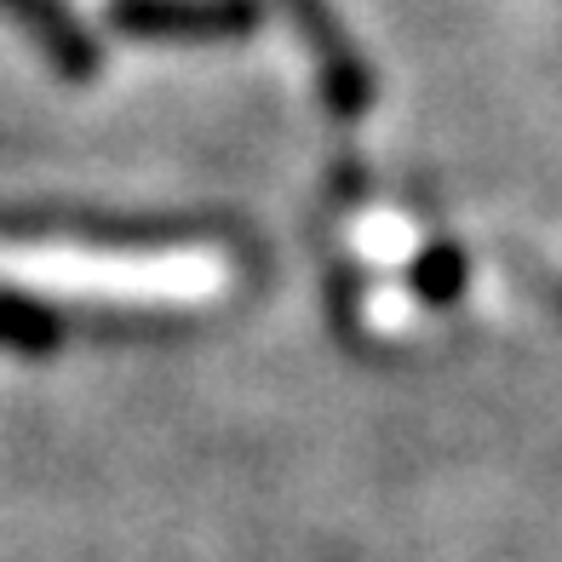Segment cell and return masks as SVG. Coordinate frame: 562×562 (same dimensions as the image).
I'll return each instance as SVG.
<instances>
[{"label": "cell", "mask_w": 562, "mask_h": 562, "mask_svg": "<svg viewBox=\"0 0 562 562\" xmlns=\"http://www.w3.org/2000/svg\"><path fill=\"white\" fill-rule=\"evenodd\" d=\"M281 7H288L299 41L311 46V58H316V87L327 98V110H334L339 121L368 115L379 81H373L368 58L356 53V41L345 35V23L334 18V7H327V0H281Z\"/></svg>", "instance_id": "1"}, {"label": "cell", "mask_w": 562, "mask_h": 562, "mask_svg": "<svg viewBox=\"0 0 562 562\" xmlns=\"http://www.w3.org/2000/svg\"><path fill=\"white\" fill-rule=\"evenodd\" d=\"M259 18V0H110V23L138 41H241Z\"/></svg>", "instance_id": "2"}, {"label": "cell", "mask_w": 562, "mask_h": 562, "mask_svg": "<svg viewBox=\"0 0 562 562\" xmlns=\"http://www.w3.org/2000/svg\"><path fill=\"white\" fill-rule=\"evenodd\" d=\"M0 12H7L18 30L41 46V58L53 64L64 81H75V87L98 81V69H104V46H98V35L87 30L81 18H75L69 0H0Z\"/></svg>", "instance_id": "3"}, {"label": "cell", "mask_w": 562, "mask_h": 562, "mask_svg": "<svg viewBox=\"0 0 562 562\" xmlns=\"http://www.w3.org/2000/svg\"><path fill=\"white\" fill-rule=\"evenodd\" d=\"M0 339H12L23 350H53L58 345V322L46 304L30 299H0Z\"/></svg>", "instance_id": "4"}, {"label": "cell", "mask_w": 562, "mask_h": 562, "mask_svg": "<svg viewBox=\"0 0 562 562\" xmlns=\"http://www.w3.org/2000/svg\"><path fill=\"white\" fill-rule=\"evenodd\" d=\"M459 281H465V259H459V247H430L425 259L414 265V288L425 299H453L459 293Z\"/></svg>", "instance_id": "5"}, {"label": "cell", "mask_w": 562, "mask_h": 562, "mask_svg": "<svg viewBox=\"0 0 562 562\" xmlns=\"http://www.w3.org/2000/svg\"><path fill=\"white\" fill-rule=\"evenodd\" d=\"M557 304H562V288H557Z\"/></svg>", "instance_id": "6"}]
</instances>
